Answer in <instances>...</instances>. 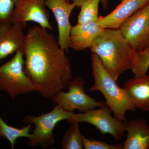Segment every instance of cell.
<instances>
[{
	"label": "cell",
	"instance_id": "cell-1",
	"mask_svg": "<svg viewBox=\"0 0 149 149\" xmlns=\"http://www.w3.org/2000/svg\"><path fill=\"white\" fill-rule=\"evenodd\" d=\"M22 51L24 72L41 96L51 99L68 88L72 77L71 64L53 34L40 25L30 27Z\"/></svg>",
	"mask_w": 149,
	"mask_h": 149
},
{
	"label": "cell",
	"instance_id": "cell-2",
	"mask_svg": "<svg viewBox=\"0 0 149 149\" xmlns=\"http://www.w3.org/2000/svg\"><path fill=\"white\" fill-rule=\"evenodd\" d=\"M90 49L115 81L131 68L135 52L119 28L104 29Z\"/></svg>",
	"mask_w": 149,
	"mask_h": 149
},
{
	"label": "cell",
	"instance_id": "cell-3",
	"mask_svg": "<svg viewBox=\"0 0 149 149\" xmlns=\"http://www.w3.org/2000/svg\"><path fill=\"white\" fill-rule=\"evenodd\" d=\"M94 85L90 92L99 91L106 100V104L113 115L120 121L124 122L126 112L135 111L136 108L132 103L124 88H120L113 77L104 69L98 57L95 54L91 55Z\"/></svg>",
	"mask_w": 149,
	"mask_h": 149
},
{
	"label": "cell",
	"instance_id": "cell-4",
	"mask_svg": "<svg viewBox=\"0 0 149 149\" xmlns=\"http://www.w3.org/2000/svg\"><path fill=\"white\" fill-rule=\"evenodd\" d=\"M22 50L0 66V91L13 100L20 95L37 92V88L24 71V59Z\"/></svg>",
	"mask_w": 149,
	"mask_h": 149
},
{
	"label": "cell",
	"instance_id": "cell-5",
	"mask_svg": "<svg viewBox=\"0 0 149 149\" xmlns=\"http://www.w3.org/2000/svg\"><path fill=\"white\" fill-rule=\"evenodd\" d=\"M73 113L66 111L57 105L49 112L43 113L39 116H26L23 118L25 124H34L35 128L32 137L27 143L30 147L39 146L47 149L55 143L54 128L58 122L68 120L71 118Z\"/></svg>",
	"mask_w": 149,
	"mask_h": 149
},
{
	"label": "cell",
	"instance_id": "cell-6",
	"mask_svg": "<svg viewBox=\"0 0 149 149\" xmlns=\"http://www.w3.org/2000/svg\"><path fill=\"white\" fill-rule=\"evenodd\" d=\"M85 84L83 78L77 76L70 82L68 86V92L60 91L51 100L65 110L72 113L76 109L86 112L105 104L106 103L98 101L88 95L85 92Z\"/></svg>",
	"mask_w": 149,
	"mask_h": 149
},
{
	"label": "cell",
	"instance_id": "cell-7",
	"mask_svg": "<svg viewBox=\"0 0 149 149\" xmlns=\"http://www.w3.org/2000/svg\"><path fill=\"white\" fill-rule=\"evenodd\" d=\"M111 113L106 104L99 109H94L86 112L73 113L71 118L67 121L69 123H89L95 126L102 135L109 134L115 141H118L125 132V123L113 116Z\"/></svg>",
	"mask_w": 149,
	"mask_h": 149
},
{
	"label": "cell",
	"instance_id": "cell-8",
	"mask_svg": "<svg viewBox=\"0 0 149 149\" xmlns=\"http://www.w3.org/2000/svg\"><path fill=\"white\" fill-rule=\"evenodd\" d=\"M119 29L135 52L146 47L149 44V3L126 19Z\"/></svg>",
	"mask_w": 149,
	"mask_h": 149
},
{
	"label": "cell",
	"instance_id": "cell-9",
	"mask_svg": "<svg viewBox=\"0 0 149 149\" xmlns=\"http://www.w3.org/2000/svg\"><path fill=\"white\" fill-rule=\"evenodd\" d=\"M46 7L45 0H16L11 23L25 27L27 22H33L45 29L52 30L49 12Z\"/></svg>",
	"mask_w": 149,
	"mask_h": 149
},
{
	"label": "cell",
	"instance_id": "cell-10",
	"mask_svg": "<svg viewBox=\"0 0 149 149\" xmlns=\"http://www.w3.org/2000/svg\"><path fill=\"white\" fill-rule=\"evenodd\" d=\"M47 7L53 13L58 27L59 45L65 52L69 51V37L72 26L70 23V14L76 7L73 3L62 0H45Z\"/></svg>",
	"mask_w": 149,
	"mask_h": 149
},
{
	"label": "cell",
	"instance_id": "cell-11",
	"mask_svg": "<svg viewBox=\"0 0 149 149\" xmlns=\"http://www.w3.org/2000/svg\"><path fill=\"white\" fill-rule=\"evenodd\" d=\"M120 3L106 16L99 17L96 22L104 29H118L133 14L149 3V0H120Z\"/></svg>",
	"mask_w": 149,
	"mask_h": 149
},
{
	"label": "cell",
	"instance_id": "cell-12",
	"mask_svg": "<svg viewBox=\"0 0 149 149\" xmlns=\"http://www.w3.org/2000/svg\"><path fill=\"white\" fill-rule=\"evenodd\" d=\"M104 28L96 22L77 23L72 26L69 37V48L82 51L90 48Z\"/></svg>",
	"mask_w": 149,
	"mask_h": 149
},
{
	"label": "cell",
	"instance_id": "cell-13",
	"mask_svg": "<svg viewBox=\"0 0 149 149\" xmlns=\"http://www.w3.org/2000/svg\"><path fill=\"white\" fill-rule=\"evenodd\" d=\"M24 26L5 23L0 24V61L22 50L25 35Z\"/></svg>",
	"mask_w": 149,
	"mask_h": 149
},
{
	"label": "cell",
	"instance_id": "cell-14",
	"mask_svg": "<svg viewBox=\"0 0 149 149\" xmlns=\"http://www.w3.org/2000/svg\"><path fill=\"white\" fill-rule=\"evenodd\" d=\"M123 88L136 109L149 112V74L129 79Z\"/></svg>",
	"mask_w": 149,
	"mask_h": 149
},
{
	"label": "cell",
	"instance_id": "cell-15",
	"mask_svg": "<svg viewBox=\"0 0 149 149\" xmlns=\"http://www.w3.org/2000/svg\"><path fill=\"white\" fill-rule=\"evenodd\" d=\"M127 138L123 149H149V125L146 120L137 118L125 123Z\"/></svg>",
	"mask_w": 149,
	"mask_h": 149
},
{
	"label": "cell",
	"instance_id": "cell-16",
	"mask_svg": "<svg viewBox=\"0 0 149 149\" xmlns=\"http://www.w3.org/2000/svg\"><path fill=\"white\" fill-rule=\"evenodd\" d=\"M31 127L30 124L21 128L10 126L5 122L0 116V139L3 138L9 141L12 149H14L15 145L18 139L27 138L30 139L31 138Z\"/></svg>",
	"mask_w": 149,
	"mask_h": 149
},
{
	"label": "cell",
	"instance_id": "cell-17",
	"mask_svg": "<svg viewBox=\"0 0 149 149\" xmlns=\"http://www.w3.org/2000/svg\"><path fill=\"white\" fill-rule=\"evenodd\" d=\"M65 131L62 140L63 149H83V135L80 132L79 123L72 122Z\"/></svg>",
	"mask_w": 149,
	"mask_h": 149
},
{
	"label": "cell",
	"instance_id": "cell-18",
	"mask_svg": "<svg viewBox=\"0 0 149 149\" xmlns=\"http://www.w3.org/2000/svg\"><path fill=\"white\" fill-rule=\"evenodd\" d=\"M149 68V44L142 50L133 56L131 69L134 77H141L147 74Z\"/></svg>",
	"mask_w": 149,
	"mask_h": 149
},
{
	"label": "cell",
	"instance_id": "cell-19",
	"mask_svg": "<svg viewBox=\"0 0 149 149\" xmlns=\"http://www.w3.org/2000/svg\"><path fill=\"white\" fill-rule=\"evenodd\" d=\"M100 0H85L80 7L77 18L78 24L90 21L96 22L99 18V4Z\"/></svg>",
	"mask_w": 149,
	"mask_h": 149
},
{
	"label": "cell",
	"instance_id": "cell-20",
	"mask_svg": "<svg viewBox=\"0 0 149 149\" xmlns=\"http://www.w3.org/2000/svg\"><path fill=\"white\" fill-rule=\"evenodd\" d=\"M16 0H0V24L11 23Z\"/></svg>",
	"mask_w": 149,
	"mask_h": 149
},
{
	"label": "cell",
	"instance_id": "cell-21",
	"mask_svg": "<svg viewBox=\"0 0 149 149\" xmlns=\"http://www.w3.org/2000/svg\"><path fill=\"white\" fill-rule=\"evenodd\" d=\"M83 143L84 149H123V144H110L102 141L89 140L83 136Z\"/></svg>",
	"mask_w": 149,
	"mask_h": 149
},
{
	"label": "cell",
	"instance_id": "cell-22",
	"mask_svg": "<svg viewBox=\"0 0 149 149\" xmlns=\"http://www.w3.org/2000/svg\"><path fill=\"white\" fill-rule=\"evenodd\" d=\"M71 1L75 5L76 7L80 8L85 0H71ZM100 2H101L102 6L104 8H107L108 6L109 2V0H100Z\"/></svg>",
	"mask_w": 149,
	"mask_h": 149
},
{
	"label": "cell",
	"instance_id": "cell-23",
	"mask_svg": "<svg viewBox=\"0 0 149 149\" xmlns=\"http://www.w3.org/2000/svg\"><path fill=\"white\" fill-rule=\"evenodd\" d=\"M62 1H66L70 2V0H62Z\"/></svg>",
	"mask_w": 149,
	"mask_h": 149
}]
</instances>
